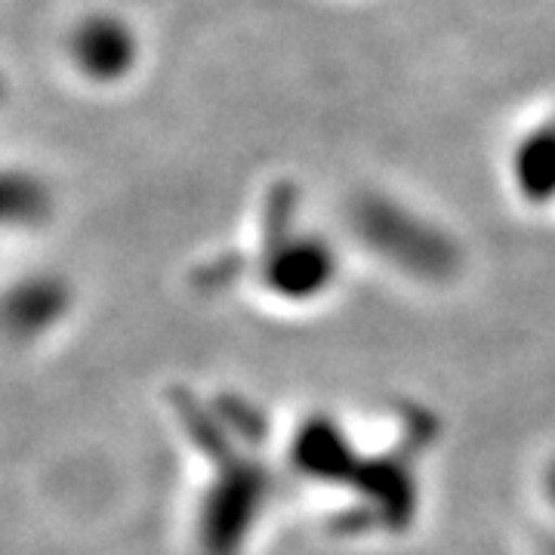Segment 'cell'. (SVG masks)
<instances>
[{
	"instance_id": "cell-1",
	"label": "cell",
	"mask_w": 555,
	"mask_h": 555,
	"mask_svg": "<svg viewBox=\"0 0 555 555\" xmlns=\"http://www.w3.org/2000/svg\"><path fill=\"white\" fill-rule=\"evenodd\" d=\"M550 491H553V496H555V469H553V476H550Z\"/></svg>"
}]
</instances>
